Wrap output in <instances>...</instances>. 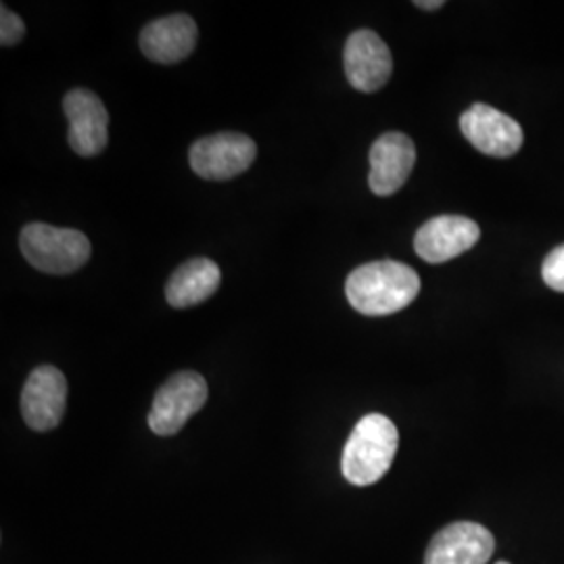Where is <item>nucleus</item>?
<instances>
[{
    "instance_id": "1",
    "label": "nucleus",
    "mask_w": 564,
    "mask_h": 564,
    "mask_svg": "<svg viewBox=\"0 0 564 564\" xmlns=\"http://www.w3.org/2000/svg\"><path fill=\"white\" fill-rule=\"evenodd\" d=\"M421 291L419 274L402 262L364 263L345 282L351 307L364 316H389L402 312Z\"/></svg>"
},
{
    "instance_id": "2",
    "label": "nucleus",
    "mask_w": 564,
    "mask_h": 564,
    "mask_svg": "<svg viewBox=\"0 0 564 564\" xmlns=\"http://www.w3.org/2000/svg\"><path fill=\"white\" fill-rule=\"evenodd\" d=\"M400 445L398 426L383 414H368L354 426L341 456L343 477L351 485L381 481L395 460Z\"/></svg>"
},
{
    "instance_id": "3",
    "label": "nucleus",
    "mask_w": 564,
    "mask_h": 564,
    "mask_svg": "<svg viewBox=\"0 0 564 564\" xmlns=\"http://www.w3.org/2000/svg\"><path fill=\"white\" fill-rule=\"evenodd\" d=\"M23 258L46 274H72L90 258V241L80 230L59 228L51 224L32 223L20 235Z\"/></svg>"
},
{
    "instance_id": "4",
    "label": "nucleus",
    "mask_w": 564,
    "mask_h": 564,
    "mask_svg": "<svg viewBox=\"0 0 564 564\" xmlns=\"http://www.w3.org/2000/svg\"><path fill=\"white\" fill-rule=\"evenodd\" d=\"M207 395L209 389L199 372H176L155 393L149 412L151 431L162 437L176 435L188 423V419H193L202 410L207 402Z\"/></svg>"
},
{
    "instance_id": "5",
    "label": "nucleus",
    "mask_w": 564,
    "mask_h": 564,
    "mask_svg": "<svg viewBox=\"0 0 564 564\" xmlns=\"http://www.w3.org/2000/svg\"><path fill=\"white\" fill-rule=\"evenodd\" d=\"M258 147L239 132H220L205 137L191 147V167L205 181H230L247 172L256 162Z\"/></svg>"
},
{
    "instance_id": "6",
    "label": "nucleus",
    "mask_w": 564,
    "mask_h": 564,
    "mask_svg": "<svg viewBox=\"0 0 564 564\" xmlns=\"http://www.w3.org/2000/svg\"><path fill=\"white\" fill-rule=\"evenodd\" d=\"M460 130L466 141L489 158H512L523 147V128L519 121L484 102L464 111Z\"/></svg>"
},
{
    "instance_id": "7",
    "label": "nucleus",
    "mask_w": 564,
    "mask_h": 564,
    "mask_svg": "<svg viewBox=\"0 0 564 564\" xmlns=\"http://www.w3.org/2000/svg\"><path fill=\"white\" fill-rule=\"evenodd\" d=\"M67 405V381L59 368L39 366L23 384L21 416L32 431H51L59 426Z\"/></svg>"
},
{
    "instance_id": "8",
    "label": "nucleus",
    "mask_w": 564,
    "mask_h": 564,
    "mask_svg": "<svg viewBox=\"0 0 564 564\" xmlns=\"http://www.w3.org/2000/svg\"><path fill=\"white\" fill-rule=\"evenodd\" d=\"M69 121V147L80 158L99 155L109 141V113L101 99L86 88H74L63 99Z\"/></svg>"
},
{
    "instance_id": "9",
    "label": "nucleus",
    "mask_w": 564,
    "mask_h": 564,
    "mask_svg": "<svg viewBox=\"0 0 564 564\" xmlns=\"http://www.w3.org/2000/svg\"><path fill=\"white\" fill-rule=\"evenodd\" d=\"M343 63L347 80L360 93H377L393 74L391 51L372 30H358L349 36Z\"/></svg>"
},
{
    "instance_id": "10",
    "label": "nucleus",
    "mask_w": 564,
    "mask_h": 564,
    "mask_svg": "<svg viewBox=\"0 0 564 564\" xmlns=\"http://www.w3.org/2000/svg\"><path fill=\"white\" fill-rule=\"evenodd\" d=\"M496 552V538L479 523H452L426 545L424 564H487Z\"/></svg>"
},
{
    "instance_id": "11",
    "label": "nucleus",
    "mask_w": 564,
    "mask_h": 564,
    "mask_svg": "<svg viewBox=\"0 0 564 564\" xmlns=\"http://www.w3.org/2000/svg\"><path fill=\"white\" fill-rule=\"evenodd\" d=\"M481 239L479 224L464 216H437L423 224L414 237V249L424 262L444 263L473 249Z\"/></svg>"
},
{
    "instance_id": "12",
    "label": "nucleus",
    "mask_w": 564,
    "mask_h": 564,
    "mask_svg": "<svg viewBox=\"0 0 564 564\" xmlns=\"http://www.w3.org/2000/svg\"><path fill=\"white\" fill-rule=\"evenodd\" d=\"M416 163V147L402 132H387L370 149L368 184L375 195L389 197L402 188Z\"/></svg>"
},
{
    "instance_id": "13",
    "label": "nucleus",
    "mask_w": 564,
    "mask_h": 564,
    "mask_svg": "<svg viewBox=\"0 0 564 564\" xmlns=\"http://www.w3.org/2000/svg\"><path fill=\"white\" fill-rule=\"evenodd\" d=\"M197 46V23L178 13L151 21L142 28L141 51L147 59L172 65L186 59Z\"/></svg>"
},
{
    "instance_id": "14",
    "label": "nucleus",
    "mask_w": 564,
    "mask_h": 564,
    "mask_svg": "<svg viewBox=\"0 0 564 564\" xmlns=\"http://www.w3.org/2000/svg\"><path fill=\"white\" fill-rule=\"evenodd\" d=\"M220 281L223 274L218 263L207 258L188 260L170 276L165 284V300L176 310L199 305L218 291Z\"/></svg>"
},
{
    "instance_id": "15",
    "label": "nucleus",
    "mask_w": 564,
    "mask_h": 564,
    "mask_svg": "<svg viewBox=\"0 0 564 564\" xmlns=\"http://www.w3.org/2000/svg\"><path fill=\"white\" fill-rule=\"evenodd\" d=\"M542 276L550 289L564 293V245L545 256Z\"/></svg>"
},
{
    "instance_id": "16",
    "label": "nucleus",
    "mask_w": 564,
    "mask_h": 564,
    "mask_svg": "<svg viewBox=\"0 0 564 564\" xmlns=\"http://www.w3.org/2000/svg\"><path fill=\"white\" fill-rule=\"evenodd\" d=\"M25 36V23L7 4L0 11V44L15 46Z\"/></svg>"
},
{
    "instance_id": "17",
    "label": "nucleus",
    "mask_w": 564,
    "mask_h": 564,
    "mask_svg": "<svg viewBox=\"0 0 564 564\" xmlns=\"http://www.w3.org/2000/svg\"><path fill=\"white\" fill-rule=\"evenodd\" d=\"M416 7H421V9H424V11H435V9H442L444 7V2L442 0H435V2H414Z\"/></svg>"
},
{
    "instance_id": "18",
    "label": "nucleus",
    "mask_w": 564,
    "mask_h": 564,
    "mask_svg": "<svg viewBox=\"0 0 564 564\" xmlns=\"http://www.w3.org/2000/svg\"><path fill=\"white\" fill-rule=\"evenodd\" d=\"M496 564H510V563H508V561H498V563H496Z\"/></svg>"
}]
</instances>
